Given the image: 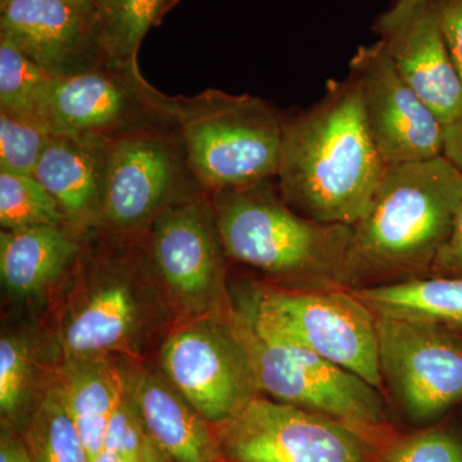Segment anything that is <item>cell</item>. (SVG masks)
Returning a JSON list of instances; mask_svg holds the SVG:
<instances>
[{"label": "cell", "instance_id": "cell-1", "mask_svg": "<svg viewBox=\"0 0 462 462\" xmlns=\"http://www.w3.org/2000/svg\"><path fill=\"white\" fill-rule=\"evenodd\" d=\"M387 170L352 76L331 81L319 102L285 118L276 182L297 214L354 226L372 205Z\"/></svg>", "mask_w": 462, "mask_h": 462}, {"label": "cell", "instance_id": "cell-2", "mask_svg": "<svg viewBox=\"0 0 462 462\" xmlns=\"http://www.w3.org/2000/svg\"><path fill=\"white\" fill-rule=\"evenodd\" d=\"M462 202V175L445 156L388 167L354 225L349 289L430 276Z\"/></svg>", "mask_w": 462, "mask_h": 462}, {"label": "cell", "instance_id": "cell-3", "mask_svg": "<svg viewBox=\"0 0 462 462\" xmlns=\"http://www.w3.org/2000/svg\"><path fill=\"white\" fill-rule=\"evenodd\" d=\"M225 254L282 288H348L354 226L321 223L287 205L276 179L209 194Z\"/></svg>", "mask_w": 462, "mask_h": 462}, {"label": "cell", "instance_id": "cell-4", "mask_svg": "<svg viewBox=\"0 0 462 462\" xmlns=\"http://www.w3.org/2000/svg\"><path fill=\"white\" fill-rule=\"evenodd\" d=\"M231 321L264 396L343 422L384 448L397 437L382 392L289 336L252 300Z\"/></svg>", "mask_w": 462, "mask_h": 462}, {"label": "cell", "instance_id": "cell-5", "mask_svg": "<svg viewBox=\"0 0 462 462\" xmlns=\"http://www.w3.org/2000/svg\"><path fill=\"white\" fill-rule=\"evenodd\" d=\"M167 112L191 172L208 194L276 179L285 117L249 94L169 97Z\"/></svg>", "mask_w": 462, "mask_h": 462}, {"label": "cell", "instance_id": "cell-6", "mask_svg": "<svg viewBox=\"0 0 462 462\" xmlns=\"http://www.w3.org/2000/svg\"><path fill=\"white\" fill-rule=\"evenodd\" d=\"M214 430L229 462H378L384 451L343 422L263 396Z\"/></svg>", "mask_w": 462, "mask_h": 462}, {"label": "cell", "instance_id": "cell-7", "mask_svg": "<svg viewBox=\"0 0 462 462\" xmlns=\"http://www.w3.org/2000/svg\"><path fill=\"white\" fill-rule=\"evenodd\" d=\"M199 191L173 125H147L112 139L99 224L115 233L149 229L163 209Z\"/></svg>", "mask_w": 462, "mask_h": 462}, {"label": "cell", "instance_id": "cell-8", "mask_svg": "<svg viewBox=\"0 0 462 462\" xmlns=\"http://www.w3.org/2000/svg\"><path fill=\"white\" fill-rule=\"evenodd\" d=\"M251 298L289 336L384 392L376 315L349 288L264 285Z\"/></svg>", "mask_w": 462, "mask_h": 462}, {"label": "cell", "instance_id": "cell-9", "mask_svg": "<svg viewBox=\"0 0 462 462\" xmlns=\"http://www.w3.org/2000/svg\"><path fill=\"white\" fill-rule=\"evenodd\" d=\"M161 366L170 384L212 427L261 396L233 321L202 320L175 331L162 346Z\"/></svg>", "mask_w": 462, "mask_h": 462}, {"label": "cell", "instance_id": "cell-10", "mask_svg": "<svg viewBox=\"0 0 462 462\" xmlns=\"http://www.w3.org/2000/svg\"><path fill=\"white\" fill-rule=\"evenodd\" d=\"M385 391L416 422L433 420L462 401V345L443 325L376 316Z\"/></svg>", "mask_w": 462, "mask_h": 462}, {"label": "cell", "instance_id": "cell-11", "mask_svg": "<svg viewBox=\"0 0 462 462\" xmlns=\"http://www.w3.org/2000/svg\"><path fill=\"white\" fill-rule=\"evenodd\" d=\"M169 96L154 89L134 66L97 67L53 78L41 118L53 134H93L115 139L147 125L170 123Z\"/></svg>", "mask_w": 462, "mask_h": 462}, {"label": "cell", "instance_id": "cell-12", "mask_svg": "<svg viewBox=\"0 0 462 462\" xmlns=\"http://www.w3.org/2000/svg\"><path fill=\"white\" fill-rule=\"evenodd\" d=\"M365 120L388 167L443 156L445 125L398 74L382 42L361 45L349 62Z\"/></svg>", "mask_w": 462, "mask_h": 462}, {"label": "cell", "instance_id": "cell-13", "mask_svg": "<svg viewBox=\"0 0 462 462\" xmlns=\"http://www.w3.org/2000/svg\"><path fill=\"white\" fill-rule=\"evenodd\" d=\"M373 32L398 74L445 126L462 117V78L447 45L437 0H393L376 17Z\"/></svg>", "mask_w": 462, "mask_h": 462}, {"label": "cell", "instance_id": "cell-14", "mask_svg": "<svg viewBox=\"0 0 462 462\" xmlns=\"http://www.w3.org/2000/svg\"><path fill=\"white\" fill-rule=\"evenodd\" d=\"M152 261L173 293L206 302L223 278V243L211 196L206 191L172 203L149 227Z\"/></svg>", "mask_w": 462, "mask_h": 462}, {"label": "cell", "instance_id": "cell-15", "mask_svg": "<svg viewBox=\"0 0 462 462\" xmlns=\"http://www.w3.org/2000/svg\"><path fill=\"white\" fill-rule=\"evenodd\" d=\"M0 36L53 78L109 63L94 14L66 0H0Z\"/></svg>", "mask_w": 462, "mask_h": 462}, {"label": "cell", "instance_id": "cell-16", "mask_svg": "<svg viewBox=\"0 0 462 462\" xmlns=\"http://www.w3.org/2000/svg\"><path fill=\"white\" fill-rule=\"evenodd\" d=\"M112 139L93 134H51L38 166L41 182L65 215L69 230L99 224Z\"/></svg>", "mask_w": 462, "mask_h": 462}, {"label": "cell", "instance_id": "cell-17", "mask_svg": "<svg viewBox=\"0 0 462 462\" xmlns=\"http://www.w3.org/2000/svg\"><path fill=\"white\" fill-rule=\"evenodd\" d=\"M149 439L169 462H224L214 427L165 376L138 373L125 378Z\"/></svg>", "mask_w": 462, "mask_h": 462}, {"label": "cell", "instance_id": "cell-18", "mask_svg": "<svg viewBox=\"0 0 462 462\" xmlns=\"http://www.w3.org/2000/svg\"><path fill=\"white\" fill-rule=\"evenodd\" d=\"M69 316L62 343L67 357H97L118 351L135 336L141 319L132 285L114 273Z\"/></svg>", "mask_w": 462, "mask_h": 462}, {"label": "cell", "instance_id": "cell-19", "mask_svg": "<svg viewBox=\"0 0 462 462\" xmlns=\"http://www.w3.org/2000/svg\"><path fill=\"white\" fill-rule=\"evenodd\" d=\"M80 252V243L63 226L2 230L0 276L16 296L29 297L50 287Z\"/></svg>", "mask_w": 462, "mask_h": 462}, {"label": "cell", "instance_id": "cell-20", "mask_svg": "<svg viewBox=\"0 0 462 462\" xmlns=\"http://www.w3.org/2000/svg\"><path fill=\"white\" fill-rule=\"evenodd\" d=\"M56 388L93 462L123 396L125 378L97 357L69 358Z\"/></svg>", "mask_w": 462, "mask_h": 462}, {"label": "cell", "instance_id": "cell-21", "mask_svg": "<svg viewBox=\"0 0 462 462\" xmlns=\"http://www.w3.org/2000/svg\"><path fill=\"white\" fill-rule=\"evenodd\" d=\"M352 291L382 318L433 322L447 328L462 325V278L458 276H422Z\"/></svg>", "mask_w": 462, "mask_h": 462}, {"label": "cell", "instance_id": "cell-22", "mask_svg": "<svg viewBox=\"0 0 462 462\" xmlns=\"http://www.w3.org/2000/svg\"><path fill=\"white\" fill-rule=\"evenodd\" d=\"M176 0H96L94 20L112 65L138 67V53L152 27Z\"/></svg>", "mask_w": 462, "mask_h": 462}, {"label": "cell", "instance_id": "cell-23", "mask_svg": "<svg viewBox=\"0 0 462 462\" xmlns=\"http://www.w3.org/2000/svg\"><path fill=\"white\" fill-rule=\"evenodd\" d=\"M23 438L33 462H91L57 388L48 392L36 407Z\"/></svg>", "mask_w": 462, "mask_h": 462}, {"label": "cell", "instance_id": "cell-24", "mask_svg": "<svg viewBox=\"0 0 462 462\" xmlns=\"http://www.w3.org/2000/svg\"><path fill=\"white\" fill-rule=\"evenodd\" d=\"M0 225L5 231L42 225L67 227L62 209L35 176L5 172H0Z\"/></svg>", "mask_w": 462, "mask_h": 462}, {"label": "cell", "instance_id": "cell-25", "mask_svg": "<svg viewBox=\"0 0 462 462\" xmlns=\"http://www.w3.org/2000/svg\"><path fill=\"white\" fill-rule=\"evenodd\" d=\"M53 76L0 36V109L41 118L42 97Z\"/></svg>", "mask_w": 462, "mask_h": 462}, {"label": "cell", "instance_id": "cell-26", "mask_svg": "<svg viewBox=\"0 0 462 462\" xmlns=\"http://www.w3.org/2000/svg\"><path fill=\"white\" fill-rule=\"evenodd\" d=\"M51 134L38 118L0 109V172L33 175Z\"/></svg>", "mask_w": 462, "mask_h": 462}, {"label": "cell", "instance_id": "cell-27", "mask_svg": "<svg viewBox=\"0 0 462 462\" xmlns=\"http://www.w3.org/2000/svg\"><path fill=\"white\" fill-rule=\"evenodd\" d=\"M32 383V363L25 343L3 336L0 340V410L7 419L16 418L25 406Z\"/></svg>", "mask_w": 462, "mask_h": 462}, {"label": "cell", "instance_id": "cell-28", "mask_svg": "<svg viewBox=\"0 0 462 462\" xmlns=\"http://www.w3.org/2000/svg\"><path fill=\"white\" fill-rule=\"evenodd\" d=\"M378 462H462V442L447 430H421L394 438Z\"/></svg>", "mask_w": 462, "mask_h": 462}, {"label": "cell", "instance_id": "cell-29", "mask_svg": "<svg viewBox=\"0 0 462 462\" xmlns=\"http://www.w3.org/2000/svg\"><path fill=\"white\" fill-rule=\"evenodd\" d=\"M440 25L462 78V0H437Z\"/></svg>", "mask_w": 462, "mask_h": 462}, {"label": "cell", "instance_id": "cell-30", "mask_svg": "<svg viewBox=\"0 0 462 462\" xmlns=\"http://www.w3.org/2000/svg\"><path fill=\"white\" fill-rule=\"evenodd\" d=\"M433 276H458L462 278V202L456 215L451 236L438 254L431 267Z\"/></svg>", "mask_w": 462, "mask_h": 462}, {"label": "cell", "instance_id": "cell-31", "mask_svg": "<svg viewBox=\"0 0 462 462\" xmlns=\"http://www.w3.org/2000/svg\"><path fill=\"white\" fill-rule=\"evenodd\" d=\"M0 462H33L25 438L9 428H3L0 436Z\"/></svg>", "mask_w": 462, "mask_h": 462}, {"label": "cell", "instance_id": "cell-32", "mask_svg": "<svg viewBox=\"0 0 462 462\" xmlns=\"http://www.w3.org/2000/svg\"><path fill=\"white\" fill-rule=\"evenodd\" d=\"M443 156L462 175V117L445 126V149Z\"/></svg>", "mask_w": 462, "mask_h": 462}, {"label": "cell", "instance_id": "cell-33", "mask_svg": "<svg viewBox=\"0 0 462 462\" xmlns=\"http://www.w3.org/2000/svg\"><path fill=\"white\" fill-rule=\"evenodd\" d=\"M139 462H169V461H167L166 458L163 457L162 455H161V452L158 451L156 447L153 446V447H152L151 449H149L147 454L143 456L142 460Z\"/></svg>", "mask_w": 462, "mask_h": 462}, {"label": "cell", "instance_id": "cell-34", "mask_svg": "<svg viewBox=\"0 0 462 462\" xmlns=\"http://www.w3.org/2000/svg\"><path fill=\"white\" fill-rule=\"evenodd\" d=\"M66 2L90 14H93L94 5H96V0H66Z\"/></svg>", "mask_w": 462, "mask_h": 462}, {"label": "cell", "instance_id": "cell-35", "mask_svg": "<svg viewBox=\"0 0 462 462\" xmlns=\"http://www.w3.org/2000/svg\"><path fill=\"white\" fill-rule=\"evenodd\" d=\"M224 462H229V461H225V460H224Z\"/></svg>", "mask_w": 462, "mask_h": 462}]
</instances>
